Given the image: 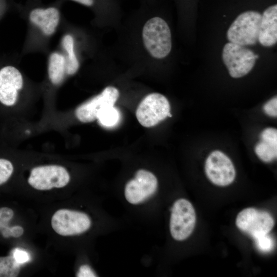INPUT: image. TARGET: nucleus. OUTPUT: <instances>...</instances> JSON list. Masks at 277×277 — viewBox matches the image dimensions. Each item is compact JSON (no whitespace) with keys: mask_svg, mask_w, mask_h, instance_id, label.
<instances>
[{"mask_svg":"<svg viewBox=\"0 0 277 277\" xmlns=\"http://www.w3.org/2000/svg\"><path fill=\"white\" fill-rule=\"evenodd\" d=\"M23 232L24 229L20 226L10 227V236L18 238L23 234Z\"/></svg>","mask_w":277,"mask_h":277,"instance_id":"a878e982","label":"nucleus"},{"mask_svg":"<svg viewBox=\"0 0 277 277\" xmlns=\"http://www.w3.org/2000/svg\"><path fill=\"white\" fill-rule=\"evenodd\" d=\"M118 89L112 86L105 88L98 95L79 106L75 110L77 118L83 123L96 120L105 108L114 106L119 97Z\"/></svg>","mask_w":277,"mask_h":277,"instance_id":"9b49d317","label":"nucleus"},{"mask_svg":"<svg viewBox=\"0 0 277 277\" xmlns=\"http://www.w3.org/2000/svg\"><path fill=\"white\" fill-rule=\"evenodd\" d=\"M87 6H91L93 4L94 0H72Z\"/></svg>","mask_w":277,"mask_h":277,"instance_id":"bb28decb","label":"nucleus"},{"mask_svg":"<svg viewBox=\"0 0 277 277\" xmlns=\"http://www.w3.org/2000/svg\"><path fill=\"white\" fill-rule=\"evenodd\" d=\"M77 277H95L96 274L91 269L89 266L84 265L81 266L77 273Z\"/></svg>","mask_w":277,"mask_h":277,"instance_id":"393cba45","label":"nucleus"},{"mask_svg":"<svg viewBox=\"0 0 277 277\" xmlns=\"http://www.w3.org/2000/svg\"><path fill=\"white\" fill-rule=\"evenodd\" d=\"M258 41L264 46L270 47L277 41V5L267 8L262 15Z\"/></svg>","mask_w":277,"mask_h":277,"instance_id":"ddd939ff","label":"nucleus"},{"mask_svg":"<svg viewBox=\"0 0 277 277\" xmlns=\"http://www.w3.org/2000/svg\"><path fill=\"white\" fill-rule=\"evenodd\" d=\"M119 119L118 110L114 106L104 109L97 118L101 125L107 127L114 126L118 123Z\"/></svg>","mask_w":277,"mask_h":277,"instance_id":"a211bd4d","label":"nucleus"},{"mask_svg":"<svg viewBox=\"0 0 277 277\" xmlns=\"http://www.w3.org/2000/svg\"><path fill=\"white\" fill-rule=\"evenodd\" d=\"M20 270V264L12 255L0 257V277H16Z\"/></svg>","mask_w":277,"mask_h":277,"instance_id":"f3484780","label":"nucleus"},{"mask_svg":"<svg viewBox=\"0 0 277 277\" xmlns=\"http://www.w3.org/2000/svg\"><path fill=\"white\" fill-rule=\"evenodd\" d=\"M235 224L241 231L255 238L268 234L273 227L274 222L268 212L247 208L238 214Z\"/></svg>","mask_w":277,"mask_h":277,"instance_id":"0eeeda50","label":"nucleus"},{"mask_svg":"<svg viewBox=\"0 0 277 277\" xmlns=\"http://www.w3.org/2000/svg\"><path fill=\"white\" fill-rule=\"evenodd\" d=\"M48 72L49 78L53 85H59L66 73L65 57L58 52L52 53L49 57Z\"/></svg>","mask_w":277,"mask_h":277,"instance_id":"2eb2a0df","label":"nucleus"},{"mask_svg":"<svg viewBox=\"0 0 277 277\" xmlns=\"http://www.w3.org/2000/svg\"><path fill=\"white\" fill-rule=\"evenodd\" d=\"M60 13L54 7L36 8L29 15L30 21L47 35L53 34L60 21Z\"/></svg>","mask_w":277,"mask_h":277,"instance_id":"4468645a","label":"nucleus"},{"mask_svg":"<svg viewBox=\"0 0 277 277\" xmlns=\"http://www.w3.org/2000/svg\"><path fill=\"white\" fill-rule=\"evenodd\" d=\"M196 214L191 203L185 199L176 200L173 204L170 220V231L176 241L188 238L193 231Z\"/></svg>","mask_w":277,"mask_h":277,"instance_id":"20e7f679","label":"nucleus"},{"mask_svg":"<svg viewBox=\"0 0 277 277\" xmlns=\"http://www.w3.org/2000/svg\"><path fill=\"white\" fill-rule=\"evenodd\" d=\"M144 46L149 54L156 58H163L170 53L171 34L167 23L162 18L154 17L144 25L142 31Z\"/></svg>","mask_w":277,"mask_h":277,"instance_id":"f257e3e1","label":"nucleus"},{"mask_svg":"<svg viewBox=\"0 0 277 277\" xmlns=\"http://www.w3.org/2000/svg\"><path fill=\"white\" fill-rule=\"evenodd\" d=\"M255 151L259 158L265 162H270L276 157L277 150L263 141L256 145Z\"/></svg>","mask_w":277,"mask_h":277,"instance_id":"6ab92c4d","label":"nucleus"},{"mask_svg":"<svg viewBox=\"0 0 277 277\" xmlns=\"http://www.w3.org/2000/svg\"><path fill=\"white\" fill-rule=\"evenodd\" d=\"M23 85L22 74L15 67L7 66L1 69L0 103L7 107L14 105Z\"/></svg>","mask_w":277,"mask_h":277,"instance_id":"f8f14e48","label":"nucleus"},{"mask_svg":"<svg viewBox=\"0 0 277 277\" xmlns=\"http://www.w3.org/2000/svg\"><path fill=\"white\" fill-rule=\"evenodd\" d=\"M13 171L12 163L5 159H0V185L6 182Z\"/></svg>","mask_w":277,"mask_h":277,"instance_id":"aec40b11","label":"nucleus"},{"mask_svg":"<svg viewBox=\"0 0 277 277\" xmlns=\"http://www.w3.org/2000/svg\"><path fill=\"white\" fill-rule=\"evenodd\" d=\"M91 224L90 219L86 213L66 209L57 210L51 219L52 228L63 236L84 233L89 229Z\"/></svg>","mask_w":277,"mask_h":277,"instance_id":"6e6552de","label":"nucleus"},{"mask_svg":"<svg viewBox=\"0 0 277 277\" xmlns=\"http://www.w3.org/2000/svg\"><path fill=\"white\" fill-rule=\"evenodd\" d=\"M261 17L259 12L254 11L240 14L227 31L229 42L243 46L255 44L258 41Z\"/></svg>","mask_w":277,"mask_h":277,"instance_id":"f03ea898","label":"nucleus"},{"mask_svg":"<svg viewBox=\"0 0 277 277\" xmlns=\"http://www.w3.org/2000/svg\"><path fill=\"white\" fill-rule=\"evenodd\" d=\"M157 180L151 172L140 169L135 177L127 182L125 187V196L131 204L141 203L151 196L156 191Z\"/></svg>","mask_w":277,"mask_h":277,"instance_id":"9d476101","label":"nucleus"},{"mask_svg":"<svg viewBox=\"0 0 277 277\" xmlns=\"http://www.w3.org/2000/svg\"><path fill=\"white\" fill-rule=\"evenodd\" d=\"M13 210L7 207L0 208V231L8 227V223L13 217Z\"/></svg>","mask_w":277,"mask_h":277,"instance_id":"4be33fe9","label":"nucleus"},{"mask_svg":"<svg viewBox=\"0 0 277 277\" xmlns=\"http://www.w3.org/2000/svg\"><path fill=\"white\" fill-rule=\"evenodd\" d=\"M12 256L15 260L20 265L25 263L30 260V256L28 252L19 248H15L13 250Z\"/></svg>","mask_w":277,"mask_h":277,"instance_id":"5701e85b","label":"nucleus"},{"mask_svg":"<svg viewBox=\"0 0 277 277\" xmlns=\"http://www.w3.org/2000/svg\"><path fill=\"white\" fill-rule=\"evenodd\" d=\"M62 46L67 55L65 58L66 73L68 75L75 74L79 68V62L74 50V39L72 36L67 34L62 39Z\"/></svg>","mask_w":277,"mask_h":277,"instance_id":"dca6fc26","label":"nucleus"},{"mask_svg":"<svg viewBox=\"0 0 277 277\" xmlns=\"http://www.w3.org/2000/svg\"><path fill=\"white\" fill-rule=\"evenodd\" d=\"M136 116L143 126L147 128L154 126L167 116H171L169 103L160 93L149 94L138 105Z\"/></svg>","mask_w":277,"mask_h":277,"instance_id":"39448f33","label":"nucleus"},{"mask_svg":"<svg viewBox=\"0 0 277 277\" xmlns=\"http://www.w3.org/2000/svg\"><path fill=\"white\" fill-rule=\"evenodd\" d=\"M69 181L70 175L66 168L55 165L33 168L28 179L32 187L39 190L62 188L66 186Z\"/></svg>","mask_w":277,"mask_h":277,"instance_id":"423d86ee","label":"nucleus"},{"mask_svg":"<svg viewBox=\"0 0 277 277\" xmlns=\"http://www.w3.org/2000/svg\"><path fill=\"white\" fill-rule=\"evenodd\" d=\"M256 244L259 249L263 251H269L273 247V242L268 234L254 238Z\"/></svg>","mask_w":277,"mask_h":277,"instance_id":"412c9836","label":"nucleus"},{"mask_svg":"<svg viewBox=\"0 0 277 277\" xmlns=\"http://www.w3.org/2000/svg\"><path fill=\"white\" fill-rule=\"evenodd\" d=\"M259 57L250 49L232 43L226 44L223 49L222 58L229 74L233 78L241 77L253 68Z\"/></svg>","mask_w":277,"mask_h":277,"instance_id":"7ed1b4c3","label":"nucleus"},{"mask_svg":"<svg viewBox=\"0 0 277 277\" xmlns=\"http://www.w3.org/2000/svg\"><path fill=\"white\" fill-rule=\"evenodd\" d=\"M205 169L209 180L219 186H228L235 179V170L231 161L219 150L212 151L207 157Z\"/></svg>","mask_w":277,"mask_h":277,"instance_id":"1a4fd4ad","label":"nucleus"},{"mask_svg":"<svg viewBox=\"0 0 277 277\" xmlns=\"http://www.w3.org/2000/svg\"><path fill=\"white\" fill-rule=\"evenodd\" d=\"M277 98L274 97L267 102L263 107V109L268 115L276 117L277 115Z\"/></svg>","mask_w":277,"mask_h":277,"instance_id":"b1692460","label":"nucleus"}]
</instances>
